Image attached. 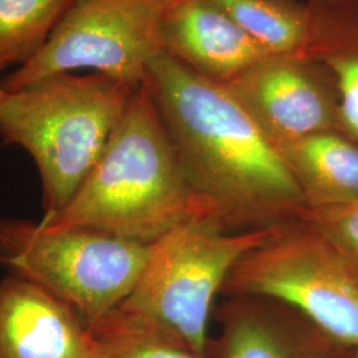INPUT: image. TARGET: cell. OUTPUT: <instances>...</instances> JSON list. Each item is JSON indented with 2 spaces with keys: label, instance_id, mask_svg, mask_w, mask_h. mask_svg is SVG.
I'll return each mask as SVG.
<instances>
[{
  "label": "cell",
  "instance_id": "6da1fadb",
  "mask_svg": "<svg viewBox=\"0 0 358 358\" xmlns=\"http://www.w3.org/2000/svg\"><path fill=\"white\" fill-rule=\"evenodd\" d=\"M143 84L194 190L227 229H272L304 217L306 199L279 150L223 85L164 51Z\"/></svg>",
  "mask_w": 358,
  "mask_h": 358
},
{
  "label": "cell",
  "instance_id": "7a4b0ae2",
  "mask_svg": "<svg viewBox=\"0 0 358 358\" xmlns=\"http://www.w3.org/2000/svg\"><path fill=\"white\" fill-rule=\"evenodd\" d=\"M202 215L214 214L194 190L150 92L142 84L75 196L40 223L55 230L85 229L152 244Z\"/></svg>",
  "mask_w": 358,
  "mask_h": 358
},
{
  "label": "cell",
  "instance_id": "3957f363",
  "mask_svg": "<svg viewBox=\"0 0 358 358\" xmlns=\"http://www.w3.org/2000/svg\"><path fill=\"white\" fill-rule=\"evenodd\" d=\"M138 87L103 73L63 72L0 97V140L32 157L45 215L71 202Z\"/></svg>",
  "mask_w": 358,
  "mask_h": 358
},
{
  "label": "cell",
  "instance_id": "277c9868",
  "mask_svg": "<svg viewBox=\"0 0 358 358\" xmlns=\"http://www.w3.org/2000/svg\"><path fill=\"white\" fill-rule=\"evenodd\" d=\"M276 229L232 231L214 215L192 217L150 244L140 280L115 309L208 357L217 294L234 267Z\"/></svg>",
  "mask_w": 358,
  "mask_h": 358
},
{
  "label": "cell",
  "instance_id": "5b68a950",
  "mask_svg": "<svg viewBox=\"0 0 358 358\" xmlns=\"http://www.w3.org/2000/svg\"><path fill=\"white\" fill-rule=\"evenodd\" d=\"M149 254L150 244L99 231L0 217V263L64 301L90 327L128 299Z\"/></svg>",
  "mask_w": 358,
  "mask_h": 358
},
{
  "label": "cell",
  "instance_id": "8992f818",
  "mask_svg": "<svg viewBox=\"0 0 358 358\" xmlns=\"http://www.w3.org/2000/svg\"><path fill=\"white\" fill-rule=\"evenodd\" d=\"M220 294L279 300L341 345L358 349V268L303 219L278 227L244 256Z\"/></svg>",
  "mask_w": 358,
  "mask_h": 358
},
{
  "label": "cell",
  "instance_id": "52a82bcc",
  "mask_svg": "<svg viewBox=\"0 0 358 358\" xmlns=\"http://www.w3.org/2000/svg\"><path fill=\"white\" fill-rule=\"evenodd\" d=\"M174 0H75L38 56L1 81L6 92L43 77L77 69L122 80L145 81L161 51L159 23Z\"/></svg>",
  "mask_w": 358,
  "mask_h": 358
},
{
  "label": "cell",
  "instance_id": "ba28073f",
  "mask_svg": "<svg viewBox=\"0 0 358 358\" xmlns=\"http://www.w3.org/2000/svg\"><path fill=\"white\" fill-rule=\"evenodd\" d=\"M223 87L276 149L341 130L332 77L307 52L269 53Z\"/></svg>",
  "mask_w": 358,
  "mask_h": 358
},
{
  "label": "cell",
  "instance_id": "9c48e42d",
  "mask_svg": "<svg viewBox=\"0 0 358 358\" xmlns=\"http://www.w3.org/2000/svg\"><path fill=\"white\" fill-rule=\"evenodd\" d=\"M217 308L215 358H352L294 307L263 296H226Z\"/></svg>",
  "mask_w": 358,
  "mask_h": 358
},
{
  "label": "cell",
  "instance_id": "30bf717a",
  "mask_svg": "<svg viewBox=\"0 0 358 358\" xmlns=\"http://www.w3.org/2000/svg\"><path fill=\"white\" fill-rule=\"evenodd\" d=\"M0 358H96L90 325L38 284L0 282Z\"/></svg>",
  "mask_w": 358,
  "mask_h": 358
},
{
  "label": "cell",
  "instance_id": "8fae6325",
  "mask_svg": "<svg viewBox=\"0 0 358 358\" xmlns=\"http://www.w3.org/2000/svg\"><path fill=\"white\" fill-rule=\"evenodd\" d=\"M158 38L161 51L220 85L271 53L210 0H174Z\"/></svg>",
  "mask_w": 358,
  "mask_h": 358
},
{
  "label": "cell",
  "instance_id": "7c38bea8",
  "mask_svg": "<svg viewBox=\"0 0 358 358\" xmlns=\"http://www.w3.org/2000/svg\"><path fill=\"white\" fill-rule=\"evenodd\" d=\"M308 210L358 202V143L325 130L278 148Z\"/></svg>",
  "mask_w": 358,
  "mask_h": 358
},
{
  "label": "cell",
  "instance_id": "4fadbf2b",
  "mask_svg": "<svg viewBox=\"0 0 358 358\" xmlns=\"http://www.w3.org/2000/svg\"><path fill=\"white\" fill-rule=\"evenodd\" d=\"M310 13L312 28L306 52L329 72L337 93L340 129L358 143V11Z\"/></svg>",
  "mask_w": 358,
  "mask_h": 358
},
{
  "label": "cell",
  "instance_id": "5bb4252c",
  "mask_svg": "<svg viewBox=\"0 0 358 358\" xmlns=\"http://www.w3.org/2000/svg\"><path fill=\"white\" fill-rule=\"evenodd\" d=\"M271 53L307 51L312 13L304 0H210Z\"/></svg>",
  "mask_w": 358,
  "mask_h": 358
},
{
  "label": "cell",
  "instance_id": "9a60e30c",
  "mask_svg": "<svg viewBox=\"0 0 358 358\" xmlns=\"http://www.w3.org/2000/svg\"><path fill=\"white\" fill-rule=\"evenodd\" d=\"M75 0H0V73L38 56Z\"/></svg>",
  "mask_w": 358,
  "mask_h": 358
},
{
  "label": "cell",
  "instance_id": "2e32d148",
  "mask_svg": "<svg viewBox=\"0 0 358 358\" xmlns=\"http://www.w3.org/2000/svg\"><path fill=\"white\" fill-rule=\"evenodd\" d=\"M90 328L96 341V358H210L117 309Z\"/></svg>",
  "mask_w": 358,
  "mask_h": 358
},
{
  "label": "cell",
  "instance_id": "e0dca14e",
  "mask_svg": "<svg viewBox=\"0 0 358 358\" xmlns=\"http://www.w3.org/2000/svg\"><path fill=\"white\" fill-rule=\"evenodd\" d=\"M358 268V202L309 208L303 217Z\"/></svg>",
  "mask_w": 358,
  "mask_h": 358
},
{
  "label": "cell",
  "instance_id": "ac0fdd59",
  "mask_svg": "<svg viewBox=\"0 0 358 358\" xmlns=\"http://www.w3.org/2000/svg\"><path fill=\"white\" fill-rule=\"evenodd\" d=\"M310 10H357L358 0H304Z\"/></svg>",
  "mask_w": 358,
  "mask_h": 358
},
{
  "label": "cell",
  "instance_id": "d6986e66",
  "mask_svg": "<svg viewBox=\"0 0 358 358\" xmlns=\"http://www.w3.org/2000/svg\"><path fill=\"white\" fill-rule=\"evenodd\" d=\"M352 358H358V349H356V350H355V353H353V357Z\"/></svg>",
  "mask_w": 358,
  "mask_h": 358
},
{
  "label": "cell",
  "instance_id": "ffe728a7",
  "mask_svg": "<svg viewBox=\"0 0 358 358\" xmlns=\"http://www.w3.org/2000/svg\"><path fill=\"white\" fill-rule=\"evenodd\" d=\"M1 94H3V88L0 87V97H1Z\"/></svg>",
  "mask_w": 358,
  "mask_h": 358
}]
</instances>
